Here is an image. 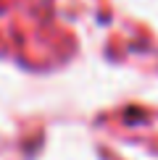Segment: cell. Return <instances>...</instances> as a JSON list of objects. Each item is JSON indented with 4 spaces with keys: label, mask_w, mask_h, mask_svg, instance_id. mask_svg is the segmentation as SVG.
Masks as SVG:
<instances>
[]
</instances>
